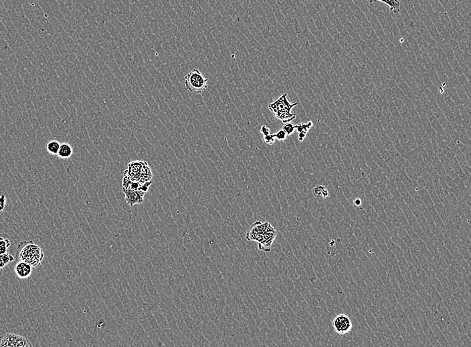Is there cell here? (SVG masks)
I'll list each match as a JSON object with an SVG mask.
<instances>
[{
    "instance_id": "6da1fadb",
    "label": "cell",
    "mask_w": 471,
    "mask_h": 347,
    "mask_svg": "<svg viewBox=\"0 0 471 347\" xmlns=\"http://www.w3.org/2000/svg\"><path fill=\"white\" fill-rule=\"evenodd\" d=\"M16 255L19 261L27 262L34 268L41 265L44 258L42 248L32 240H25L18 244Z\"/></svg>"
},
{
    "instance_id": "7a4b0ae2",
    "label": "cell",
    "mask_w": 471,
    "mask_h": 347,
    "mask_svg": "<svg viewBox=\"0 0 471 347\" xmlns=\"http://www.w3.org/2000/svg\"><path fill=\"white\" fill-rule=\"evenodd\" d=\"M126 171L129 178L133 181L145 183L153 180V173L149 164L142 160L131 162Z\"/></svg>"
},
{
    "instance_id": "3957f363",
    "label": "cell",
    "mask_w": 471,
    "mask_h": 347,
    "mask_svg": "<svg viewBox=\"0 0 471 347\" xmlns=\"http://www.w3.org/2000/svg\"><path fill=\"white\" fill-rule=\"evenodd\" d=\"M185 86L191 93L201 94L207 88L206 79L197 69H193L184 77Z\"/></svg>"
},
{
    "instance_id": "277c9868",
    "label": "cell",
    "mask_w": 471,
    "mask_h": 347,
    "mask_svg": "<svg viewBox=\"0 0 471 347\" xmlns=\"http://www.w3.org/2000/svg\"><path fill=\"white\" fill-rule=\"evenodd\" d=\"M32 346L27 338L12 333H6L0 336V347Z\"/></svg>"
},
{
    "instance_id": "5b68a950",
    "label": "cell",
    "mask_w": 471,
    "mask_h": 347,
    "mask_svg": "<svg viewBox=\"0 0 471 347\" xmlns=\"http://www.w3.org/2000/svg\"><path fill=\"white\" fill-rule=\"evenodd\" d=\"M271 224L269 222L256 221L250 227L249 231L246 233V239L248 241H255L259 244L262 242L263 236L265 231L268 229Z\"/></svg>"
},
{
    "instance_id": "8992f818",
    "label": "cell",
    "mask_w": 471,
    "mask_h": 347,
    "mask_svg": "<svg viewBox=\"0 0 471 347\" xmlns=\"http://www.w3.org/2000/svg\"><path fill=\"white\" fill-rule=\"evenodd\" d=\"M153 182L150 181L145 182V183H141V182L133 181L129 178L126 170L124 172L123 178V190H131L137 191L142 196H145L146 193L149 190L150 186L151 185Z\"/></svg>"
},
{
    "instance_id": "52a82bcc",
    "label": "cell",
    "mask_w": 471,
    "mask_h": 347,
    "mask_svg": "<svg viewBox=\"0 0 471 347\" xmlns=\"http://www.w3.org/2000/svg\"><path fill=\"white\" fill-rule=\"evenodd\" d=\"M297 104V102L290 103L289 100H287V93H285L280 96L274 102L269 104L268 108L273 114L277 112H291L292 109Z\"/></svg>"
},
{
    "instance_id": "ba28073f",
    "label": "cell",
    "mask_w": 471,
    "mask_h": 347,
    "mask_svg": "<svg viewBox=\"0 0 471 347\" xmlns=\"http://www.w3.org/2000/svg\"><path fill=\"white\" fill-rule=\"evenodd\" d=\"M333 326L337 333L345 334L350 331L352 328V322L348 316L341 314L337 315L333 319Z\"/></svg>"
},
{
    "instance_id": "9c48e42d",
    "label": "cell",
    "mask_w": 471,
    "mask_h": 347,
    "mask_svg": "<svg viewBox=\"0 0 471 347\" xmlns=\"http://www.w3.org/2000/svg\"><path fill=\"white\" fill-rule=\"evenodd\" d=\"M277 235L276 229L270 225L265 231L262 242L258 244L259 250L263 252H270L271 246Z\"/></svg>"
},
{
    "instance_id": "30bf717a",
    "label": "cell",
    "mask_w": 471,
    "mask_h": 347,
    "mask_svg": "<svg viewBox=\"0 0 471 347\" xmlns=\"http://www.w3.org/2000/svg\"><path fill=\"white\" fill-rule=\"evenodd\" d=\"M14 272L20 279H28L32 274V266L27 262L20 261L14 267Z\"/></svg>"
},
{
    "instance_id": "8fae6325",
    "label": "cell",
    "mask_w": 471,
    "mask_h": 347,
    "mask_svg": "<svg viewBox=\"0 0 471 347\" xmlns=\"http://www.w3.org/2000/svg\"><path fill=\"white\" fill-rule=\"evenodd\" d=\"M123 191L124 192L125 201L130 206H133L135 204L143 203L144 196L137 191L131 190H123Z\"/></svg>"
},
{
    "instance_id": "7c38bea8",
    "label": "cell",
    "mask_w": 471,
    "mask_h": 347,
    "mask_svg": "<svg viewBox=\"0 0 471 347\" xmlns=\"http://www.w3.org/2000/svg\"><path fill=\"white\" fill-rule=\"evenodd\" d=\"M73 153V149L69 143H62L60 147L58 157L62 159H68L72 157Z\"/></svg>"
},
{
    "instance_id": "4fadbf2b",
    "label": "cell",
    "mask_w": 471,
    "mask_h": 347,
    "mask_svg": "<svg viewBox=\"0 0 471 347\" xmlns=\"http://www.w3.org/2000/svg\"><path fill=\"white\" fill-rule=\"evenodd\" d=\"M312 122L311 121L306 123H303V124L295 125V129H297L298 133V139L300 142H303L304 139L306 136V133H307L308 131L310 130V128L312 126Z\"/></svg>"
},
{
    "instance_id": "5bb4252c",
    "label": "cell",
    "mask_w": 471,
    "mask_h": 347,
    "mask_svg": "<svg viewBox=\"0 0 471 347\" xmlns=\"http://www.w3.org/2000/svg\"><path fill=\"white\" fill-rule=\"evenodd\" d=\"M370 1L382 2L390 8L391 12L398 13L400 10V2L398 0H370Z\"/></svg>"
},
{
    "instance_id": "9a60e30c",
    "label": "cell",
    "mask_w": 471,
    "mask_h": 347,
    "mask_svg": "<svg viewBox=\"0 0 471 347\" xmlns=\"http://www.w3.org/2000/svg\"><path fill=\"white\" fill-rule=\"evenodd\" d=\"M275 116L277 119L282 121L283 123H288L291 122L292 120L295 119V114H292L291 112H284L275 113Z\"/></svg>"
},
{
    "instance_id": "2e32d148",
    "label": "cell",
    "mask_w": 471,
    "mask_h": 347,
    "mask_svg": "<svg viewBox=\"0 0 471 347\" xmlns=\"http://www.w3.org/2000/svg\"><path fill=\"white\" fill-rule=\"evenodd\" d=\"M60 147H61V143L59 141H56V140H53V141H49L47 143L46 151L50 155H57Z\"/></svg>"
},
{
    "instance_id": "e0dca14e",
    "label": "cell",
    "mask_w": 471,
    "mask_h": 347,
    "mask_svg": "<svg viewBox=\"0 0 471 347\" xmlns=\"http://www.w3.org/2000/svg\"><path fill=\"white\" fill-rule=\"evenodd\" d=\"M312 194L317 197H322V198H327L329 196L328 189L324 186H317L312 189Z\"/></svg>"
},
{
    "instance_id": "ac0fdd59",
    "label": "cell",
    "mask_w": 471,
    "mask_h": 347,
    "mask_svg": "<svg viewBox=\"0 0 471 347\" xmlns=\"http://www.w3.org/2000/svg\"><path fill=\"white\" fill-rule=\"evenodd\" d=\"M15 260L13 256L9 253L0 254V268H3L10 262H13Z\"/></svg>"
},
{
    "instance_id": "d6986e66",
    "label": "cell",
    "mask_w": 471,
    "mask_h": 347,
    "mask_svg": "<svg viewBox=\"0 0 471 347\" xmlns=\"http://www.w3.org/2000/svg\"><path fill=\"white\" fill-rule=\"evenodd\" d=\"M11 243L9 240L4 239V238L0 237V254L6 253Z\"/></svg>"
},
{
    "instance_id": "ffe728a7",
    "label": "cell",
    "mask_w": 471,
    "mask_h": 347,
    "mask_svg": "<svg viewBox=\"0 0 471 347\" xmlns=\"http://www.w3.org/2000/svg\"><path fill=\"white\" fill-rule=\"evenodd\" d=\"M283 130L285 131L287 135L293 134L295 130V125L289 122L285 123L283 126Z\"/></svg>"
},
{
    "instance_id": "44dd1931",
    "label": "cell",
    "mask_w": 471,
    "mask_h": 347,
    "mask_svg": "<svg viewBox=\"0 0 471 347\" xmlns=\"http://www.w3.org/2000/svg\"><path fill=\"white\" fill-rule=\"evenodd\" d=\"M273 135L275 138H276L277 141H285L286 138H287V133H285V131H284L283 129L278 131V132L276 133H273Z\"/></svg>"
},
{
    "instance_id": "7402d4cb",
    "label": "cell",
    "mask_w": 471,
    "mask_h": 347,
    "mask_svg": "<svg viewBox=\"0 0 471 347\" xmlns=\"http://www.w3.org/2000/svg\"><path fill=\"white\" fill-rule=\"evenodd\" d=\"M264 140L265 143L268 144L269 145H273L275 142V138L274 136H273V133H270V134L265 135L264 137Z\"/></svg>"
},
{
    "instance_id": "603a6c76",
    "label": "cell",
    "mask_w": 471,
    "mask_h": 347,
    "mask_svg": "<svg viewBox=\"0 0 471 347\" xmlns=\"http://www.w3.org/2000/svg\"><path fill=\"white\" fill-rule=\"evenodd\" d=\"M6 202V196L4 194L0 195V212L4 211V208H5Z\"/></svg>"
},
{
    "instance_id": "cb8c5ba5",
    "label": "cell",
    "mask_w": 471,
    "mask_h": 347,
    "mask_svg": "<svg viewBox=\"0 0 471 347\" xmlns=\"http://www.w3.org/2000/svg\"><path fill=\"white\" fill-rule=\"evenodd\" d=\"M260 132H262L263 135H264V136H265V135L270 134L271 133L270 129H269L268 127L266 126H263L261 127Z\"/></svg>"
},
{
    "instance_id": "d4e9b609",
    "label": "cell",
    "mask_w": 471,
    "mask_h": 347,
    "mask_svg": "<svg viewBox=\"0 0 471 347\" xmlns=\"http://www.w3.org/2000/svg\"><path fill=\"white\" fill-rule=\"evenodd\" d=\"M354 203H355V204L356 205V206H360V205L361 204V201L360 199L356 198L354 200Z\"/></svg>"
}]
</instances>
